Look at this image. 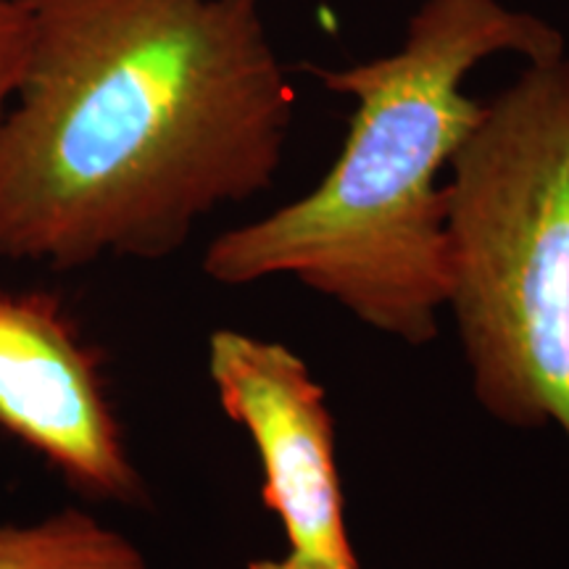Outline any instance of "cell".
<instances>
[{"instance_id":"obj_1","label":"cell","mask_w":569,"mask_h":569,"mask_svg":"<svg viewBox=\"0 0 569 569\" xmlns=\"http://www.w3.org/2000/svg\"><path fill=\"white\" fill-rule=\"evenodd\" d=\"M27 59L0 113V259L159 261L272 188L296 90L261 0H11Z\"/></svg>"},{"instance_id":"obj_2","label":"cell","mask_w":569,"mask_h":569,"mask_svg":"<svg viewBox=\"0 0 569 569\" xmlns=\"http://www.w3.org/2000/svg\"><path fill=\"white\" fill-rule=\"evenodd\" d=\"M501 53L557 59L565 34L503 0H422L396 51L306 67L353 101L343 148L315 190L213 238L203 272L219 284L296 277L377 332L432 343L453 272L438 177L486 111L467 77Z\"/></svg>"},{"instance_id":"obj_3","label":"cell","mask_w":569,"mask_h":569,"mask_svg":"<svg viewBox=\"0 0 569 569\" xmlns=\"http://www.w3.org/2000/svg\"><path fill=\"white\" fill-rule=\"evenodd\" d=\"M451 293L472 393L569 443V56L528 63L451 161Z\"/></svg>"},{"instance_id":"obj_4","label":"cell","mask_w":569,"mask_h":569,"mask_svg":"<svg viewBox=\"0 0 569 569\" xmlns=\"http://www.w3.org/2000/svg\"><path fill=\"white\" fill-rule=\"evenodd\" d=\"M0 430L84 498L146 503L101 353L46 290L0 288Z\"/></svg>"},{"instance_id":"obj_5","label":"cell","mask_w":569,"mask_h":569,"mask_svg":"<svg viewBox=\"0 0 569 569\" xmlns=\"http://www.w3.org/2000/svg\"><path fill=\"white\" fill-rule=\"evenodd\" d=\"M209 375L224 415L259 451L261 498L280 517L290 559L311 569H359L346 528L336 422L303 359L282 343L217 330Z\"/></svg>"},{"instance_id":"obj_6","label":"cell","mask_w":569,"mask_h":569,"mask_svg":"<svg viewBox=\"0 0 569 569\" xmlns=\"http://www.w3.org/2000/svg\"><path fill=\"white\" fill-rule=\"evenodd\" d=\"M0 569H148L138 546L80 509L0 525Z\"/></svg>"},{"instance_id":"obj_7","label":"cell","mask_w":569,"mask_h":569,"mask_svg":"<svg viewBox=\"0 0 569 569\" xmlns=\"http://www.w3.org/2000/svg\"><path fill=\"white\" fill-rule=\"evenodd\" d=\"M27 59V24L11 0H0V113L17 90Z\"/></svg>"},{"instance_id":"obj_8","label":"cell","mask_w":569,"mask_h":569,"mask_svg":"<svg viewBox=\"0 0 569 569\" xmlns=\"http://www.w3.org/2000/svg\"><path fill=\"white\" fill-rule=\"evenodd\" d=\"M248 569H311V567H303V565H298V561H293V559H256V561H251V565H248Z\"/></svg>"}]
</instances>
